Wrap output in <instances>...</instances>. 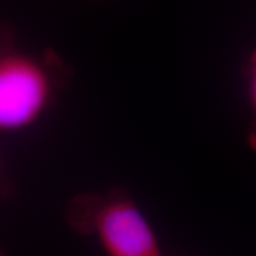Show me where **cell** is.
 Returning <instances> with one entry per match:
<instances>
[{"label": "cell", "instance_id": "3", "mask_svg": "<svg viewBox=\"0 0 256 256\" xmlns=\"http://www.w3.org/2000/svg\"><path fill=\"white\" fill-rule=\"evenodd\" d=\"M247 101L249 122L246 133V142L249 148L256 153V46L249 51L242 68Z\"/></svg>", "mask_w": 256, "mask_h": 256}, {"label": "cell", "instance_id": "2", "mask_svg": "<svg viewBox=\"0 0 256 256\" xmlns=\"http://www.w3.org/2000/svg\"><path fill=\"white\" fill-rule=\"evenodd\" d=\"M66 220L76 232L94 238L106 256H164L154 226L124 188L74 197Z\"/></svg>", "mask_w": 256, "mask_h": 256}, {"label": "cell", "instance_id": "4", "mask_svg": "<svg viewBox=\"0 0 256 256\" xmlns=\"http://www.w3.org/2000/svg\"><path fill=\"white\" fill-rule=\"evenodd\" d=\"M0 256H6L5 254H4V252H2V250H0Z\"/></svg>", "mask_w": 256, "mask_h": 256}, {"label": "cell", "instance_id": "1", "mask_svg": "<svg viewBox=\"0 0 256 256\" xmlns=\"http://www.w3.org/2000/svg\"><path fill=\"white\" fill-rule=\"evenodd\" d=\"M69 68L51 50L42 55L16 46L0 31V133H18L40 122L68 84Z\"/></svg>", "mask_w": 256, "mask_h": 256}]
</instances>
